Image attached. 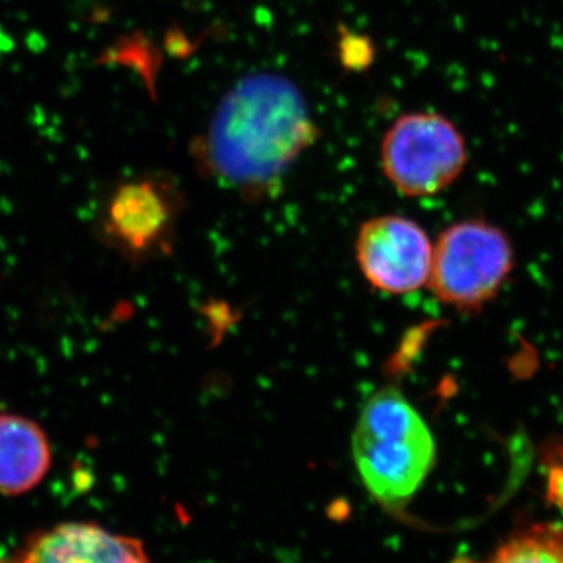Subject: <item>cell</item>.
Segmentation results:
<instances>
[{
	"instance_id": "cell-10",
	"label": "cell",
	"mask_w": 563,
	"mask_h": 563,
	"mask_svg": "<svg viewBox=\"0 0 563 563\" xmlns=\"http://www.w3.org/2000/svg\"><path fill=\"white\" fill-rule=\"evenodd\" d=\"M547 499L563 514V446H553L547 454Z\"/></svg>"
},
{
	"instance_id": "cell-7",
	"label": "cell",
	"mask_w": 563,
	"mask_h": 563,
	"mask_svg": "<svg viewBox=\"0 0 563 563\" xmlns=\"http://www.w3.org/2000/svg\"><path fill=\"white\" fill-rule=\"evenodd\" d=\"M0 563H154L141 540L95 523H62L29 536Z\"/></svg>"
},
{
	"instance_id": "cell-6",
	"label": "cell",
	"mask_w": 563,
	"mask_h": 563,
	"mask_svg": "<svg viewBox=\"0 0 563 563\" xmlns=\"http://www.w3.org/2000/svg\"><path fill=\"white\" fill-rule=\"evenodd\" d=\"M355 254L372 287L390 295L417 291L431 277V240L407 218L385 214L366 221L358 232Z\"/></svg>"
},
{
	"instance_id": "cell-5",
	"label": "cell",
	"mask_w": 563,
	"mask_h": 563,
	"mask_svg": "<svg viewBox=\"0 0 563 563\" xmlns=\"http://www.w3.org/2000/svg\"><path fill=\"white\" fill-rule=\"evenodd\" d=\"M380 163L385 177L401 195L409 198L437 195L450 187L465 168V140L442 114L407 113L385 133Z\"/></svg>"
},
{
	"instance_id": "cell-3",
	"label": "cell",
	"mask_w": 563,
	"mask_h": 563,
	"mask_svg": "<svg viewBox=\"0 0 563 563\" xmlns=\"http://www.w3.org/2000/svg\"><path fill=\"white\" fill-rule=\"evenodd\" d=\"M181 196L162 174L125 177L111 185L96 210V231L107 246L131 262L173 250Z\"/></svg>"
},
{
	"instance_id": "cell-4",
	"label": "cell",
	"mask_w": 563,
	"mask_h": 563,
	"mask_svg": "<svg viewBox=\"0 0 563 563\" xmlns=\"http://www.w3.org/2000/svg\"><path fill=\"white\" fill-rule=\"evenodd\" d=\"M512 268V244L501 229L463 221L440 235L429 282L440 301L474 312L498 295Z\"/></svg>"
},
{
	"instance_id": "cell-8",
	"label": "cell",
	"mask_w": 563,
	"mask_h": 563,
	"mask_svg": "<svg viewBox=\"0 0 563 563\" xmlns=\"http://www.w3.org/2000/svg\"><path fill=\"white\" fill-rule=\"evenodd\" d=\"M51 465L52 448L41 426L21 415H0V495L32 492Z\"/></svg>"
},
{
	"instance_id": "cell-2",
	"label": "cell",
	"mask_w": 563,
	"mask_h": 563,
	"mask_svg": "<svg viewBox=\"0 0 563 563\" xmlns=\"http://www.w3.org/2000/svg\"><path fill=\"white\" fill-rule=\"evenodd\" d=\"M352 455L369 495L402 514L437 461L431 429L398 388L374 393L352 435Z\"/></svg>"
},
{
	"instance_id": "cell-9",
	"label": "cell",
	"mask_w": 563,
	"mask_h": 563,
	"mask_svg": "<svg viewBox=\"0 0 563 563\" xmlns=\"http://www.w3.org/2000/svg\"><path fill=\"white\" fill-rule=\"evenodd\" d=\"M453 563H563V523H536L510 533L487 558Z\"/></svg>"
},
{
	"instance_id": "cell-1",
	"label": "cell",
	"mask_w": 563,
	"mask_h": 563,
	"mask_svg": "<svg viewBox=\"0 0 563 563\" xmlns=\"http://www.w3.org/2000/svg\"><path fill=\"white\" fill-rule=\"evenodd\" d=\"M317 139L301 90L287 77L254 74L224 96L192 155L203 176L261 198Z\"/></svg>"
}]
</instances>
